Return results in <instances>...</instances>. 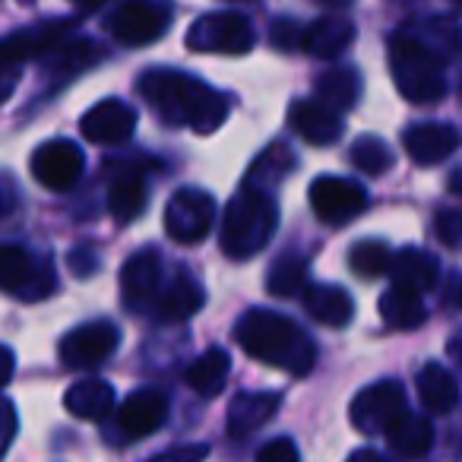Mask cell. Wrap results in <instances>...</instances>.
I'll return each instance as SVG.
<instances>
[{"instance_id":"obj_6","label":"cell","mask_w":462,"mask_h":462,"mask_svg":"<svg viewBox=\"0 0 462 462\" xmlns=\"http://www.w3.org/2000/svg\"><path fill=\"white\" fill-rule=\"evenodd\" d=\"M405 390L396 383V380H380V383L361 390L358 396L352 399V409H348V418H352V428L358 434L367 437H383L399 418L405 415Z\"/></svg>"},{"instance_id":"obj_42","label":"cell","mask_w":462,"mask_h":462,"mask_svg":"<svg viewBox=\"0 0 462 462\" xmlns=\"http://www.w3.org/2000/svg\"><path fill=\"white\" fill-rule=\"evenodd\" d=\"M70 270L77 273V276H89V273H96V260H92L89 251H73L70 254Z\"/></svg>"},{"instance_id":"obj_7","label":"cell","mask_w":462,"mask_h":462,"mask_svg":"<svg viewBox=\"0 0 462 462\" xmlns=\"http://www.w3.org/2000/svg\"><path fill=\"white\" fill-rule=\"evenodd\" d=\"M168 23H171L168 0H124L121 7L111 14L108 29L121 45L143 48L162 39Z\"/></svg>"},{"instance_id":"obj_39","label":"cell","mask_w":462,"mask_h":462,"mask_svg":"<svg viewBox=\"0 0 462 462\" xmlns=\"http://www.w3.org/2000/svg\"><path fill=\"white\" fill-rule=\"evenodd\" d=\"M257 462H301V456H298L295 440H289V437H276V440H270L263 449H260Z\"/></svg>"},{"instance_id":"obj_33","label":"cell","mask_w":462,"mask_h":462,"mask_svg":"<svg viewBox=\"0 0 462 462\" xmlns=\"http://www.w3.org/2000/svg\"><path fill=\"white\" fill-rule=\"evenodd\" d=\"M393 254L383 241H358V245L348 251V266H352L355 276L361 279H377L383 273H390Z\"/></svg>"},{"instance_id":"obj_30","label":"cell","mask_w":462,"mask_h":462,"mask_svg":"<svg viewBox=\"0 0 462 462\" xmlns=\"http://www.w3.org/2000/svg\"><path fill=\"white\" fill-rule=\"evenodd\" d=\"M295 168V152L285 143H270L263 152L254 159V165L247 168L245 187H257V190L273 193V187Z\"/></svg>"},{"instance_id":"obj_28","label":"cell","mask_w":462,"mask_h":462,"mask_svg":"<svg viewBox=\"0 0 462 462\" xmlns=\"http://www.w3.org/2000/svg\"><path fill=\"white\" fill-rule=\"evenodd\" d=\"M231 374V358L225 348H209L203 352L190 367H187V386H190L197 396L212 399L225 390V380Z\"/></svg>"},{"instance_id":"obj_11","label":"cell","mask_w":462,"mask_h":462,"mask_svg":"<svg viewBox=\"0 0 462 462\" xmlns=\"http://www.w3.org/2000/svg\"><path fill=\"white\" fill-rule=\"evenodd\" d=\"M310 206H314V216L323 225H348L352 218H358L367 209V193L361 184L346 178H333V174H323L310 184Z\"/></svg>"},{"instance_id":"obj_9","label":"cell","mask_w":462,"mask_h":462,"mask_svg":"<svg viewBox=\"0 0 462 462\" xmlns=\"http://www.w3.org/2000/svg\"><path fill=\"white\" fill-rule=\"evenodd\" d=\"M0 291L20 298H45L54 291L51 263H39L20 245H0Z\"/></svg>"},{"instance_id":"obj_27","label":"cell","mask_w":462,"mask_h":462,"mask_svg":"<svg viewBox=\"0 0 462 462\" xmlns=\"http://www.w3.org/2000/svg\"><path fill=\"white\" fill-rule=\"evenodd\" d=\"M380 320L390 329H418L428 320V310H424V301L418 291L390 285V291L380 295Z\"/></svg>"},{"instance_id":"obj_43","label":"cell","mask_w":462,"mask_h":462,"mask_svg":"<svg viewBox=\"0 0 462 462\" xmlns=\"http://www.w3.org/2000/svg\"><path fill=\"white\" fill-rule=\"evenodd\" d=\"M14 371H16V358H14V352H10L7 346H0V390L10 383V377H14Z\"/></svg>"},{"instance_id":"obj_35","label":"cell","mask_w":462,"mask_h":462,"mask_svg":"<svg viewBox=\"0 0 462 462\" xmlns=\"http://www.w3.org/2000/svg\"><path fill=\"white\" fill-rule=\"evenodd\" d=\"M352 165L358 168V171H365L367 178H380V174L393 165L390 146H386L380 136H361L352 146Z\"/></svg>"},{"instance_id":"obj_50","label":"cell","mask_w":462,"mask_h":462,"mask_svg":"<svg viewBox=\"0 0 462 462\" xmlns=\"http://www.w3.org/2000/svg\"><path fill=\"white\" fill-rule=\"evenodd\" d=\"M0 209H4V206H0Z\"/></svg>"},{"instance_id":"obj_15","label":"cell","mask_w":462,"mask_h":462,"mask_svg":"<svg viewBox=\"0 0 462 462\" xmlns=\"http://www.w3.org/2000/svg\"><path fill=\"white\" fill-rule=\"evenodd\" d=\"M162 291V257L146 247L134 254L121 270V295L130 310H143L152 301H159Z\"/></svg>"},{"instance_id":"obj_20","label":"cell","mask_w":462,"mask_h":462,"mask_svg":"<svg viewBox=\"0 0 462 462\" xmlns=\"http://www.w3.org/2000/svg\"><path fill=\"white\" fill-rule=\"evenodd\" d=\"M390 273H393V285H402V289H411V291H418V295L437 289V282H440V266H437V260L430 257L428 251H418V247H402V251L393 257Z\"/></svg>"},{"instance_id":"obj_49","label":"cell","mask_w":462,"mask_h":462,"mask_svg":"<svg viewBox=\"0 0 462 462\" xmlns=\"http://www.w3.org/2000/svg\"><path fill=\"white\" fill-rule=\"evenodd\" d=\"M456 4H462V0H456Z\"/></svg>"},{"instance_id":"obj_10","label":"cell","mask_w":462,"mask_h":462,"mask_svg":"<svg viewBox=\"0 0 462 462\" xmlns=\"http://www.w3.org/2000/svg\"><path fill=\"white\" fill-rule=\"evenodd\" d=\"M121 346V329L111 320H92L60 339V361L73 371H89L108 361Z\"/></svg>"},{"instance_id":"obj_38","label":"cell","mask_w":462,"mask_h":462,"mask_svg":"<svg viewBox=\"0 0 462 462\" xmlns=\"http://www.w3.org/2000/svg\"><path fill=\"white\" fill-rule=\"evenodd\" d=\"M16 428H20V418H16L14 402H10V399H0V459H4L7 449L14 447Z\"/></svg>"},{"instance_id":"obj_17","label":"cell","mask_w":462,"mask_h":462,"mask_svg":"<svg viewBox=\"0 0 462 462\" xmlns=\"http://www.w3.org/2000/svg\"><path fill=\"white\" fill-rule=\"evenodd\" d=\"M295 134L310 146H333L342 136V115L323 105L320 98H298L289 111Z\"/></svg>"},{"instance_id":"obj_36","label":"cell","mask_w":462,"mask_h":462,"mask_svg":"<svg viewBox=\"0 0 462 462\" xmlns=\"http://www.w3.org/2000/svg\"><path fill=\"white\" fill-rule=\"evenodd\" d=\"M437 238L449 251H462V209H443L434 218Z\"/></svg>"},{"instance_id":"obj_45","label":"cell","mask_w":462,"mask_h":462,"mask_svg":"<svg viewBox=\"0 0 462 462\" xmlns=\"http://www.w3.org/2000/svg\"><path fill=\"white\" fill-rule=\"evenodd\" d=\"M346 462H390V459H383V456L374 453V449H355V453L348 456Z\"/></svg>"},{"instance_id":"obj_19","label":"cell","mask_w":462,"mask_h":462,"mask_svg":"<svg viewBox=\"0 0 462 462\" xmlns=\"http://www.w3.org/2000/svg\"><path fill=\"white\" fill-rule=\"evenodd\" d=\"M282 405V396L279 393H270V390H260V393H238L235 402L228 405V434L231 437H247L254 434L257 428H263L273 415L279 411Z\"/></svg>"},{"instance_id":"obj_8","label":"cell","mask_w":462,"mask_h":462,"mask_svg":"<svg viewBox=\"0 0 462 462\" xmlns=\"http://www.w3.org/2000/svg\"><path fill=\"white\" fill-rule=\"evenodd\" d=\"M216 222V203L206 190L184 187L165 206V231L178 245H199Z\"/></svg>"},{"instance_id":"obj_14","label":"cell","mask_w":462,"mask_h":462,"mask_svg":"<svg viewBox=\"0 0 462 462\" xmlns=\"http://www.w3.org/2000/svg\"><path fill=\"white\" fill-rule=\"evenodd\" d=\"M79 130L89 143L96 146H117L127 143L136 130V111L130 105L117 102V98H105V102L92 105L79 121Z\"/></svg>"},{"instance_id":"obj_13","label":"cell","mask_w":462,"mask_h":462,"mask_svg":"<svg viewBox=\"0 0 462 462\" xmlns=\"http://www.w3.org/2000/svg\"><path fill=\"white\" fill-rule=\"evenodd\" d=\"M70 26L73 23L67 20H51V23H42V26L14 32L10 39L0 42V70H14V67L26 64V60L51 54L67 39Z\"/></svg>"},{"instance_id":"obj_29","label":"cell","mask_w":462,"mask_h":462,"mask_svg":"<svg viewBox=\"0 0 462 462\" xmlns=\"http://www.w3.org/2000/svg\"><path fill=\"white\" fill-rule=\"evenodd\" d=\"M383 437L390 440V447L399 456H409V459H421L434 447V428H430V421L424 415H411V411H405Z\"/></svg>"},{"instance_id":"obj_12","label":"cell","mask_w":462,"mask_h":462,"mask_svg":"<svg viewBox=\"0 0 462 462\" xmlns=\"http://www.w3.org/2000/svg\"><path fill=\"white\" fill-rule=\"evenodd\" d=\"M32 178L39 180L42 187L54 193H64L73 190L77 180L83 178V149L70 140H51V143H42L32 155Z\"/></svg>"},{"instance_id":"obj_23","label":"cell","mask_w":462,"mask_h":462,"mask_svg":"<svg viewBox=\"0 0 462 462\" xmlns=\"http://www.w3.org/2000/svg\"><path fill=\"white\" fill-rule=\"evenodd\" d=\"M304 310L323 327H346L355 314V301L339 285H308L304 289Z\"/></svg>"},{"instance_id":"obj_5","label":"cell","mask_w":462,"mask_h":462,"mask_svg":"<svg viewBox=\"0 0 462 462\" xmlns=\"http://www.w3.org/2000/svg\"><path fill=\"white\" fill-rule=\"evenodd\" d=\"M257 45V32H254L251 20L241 14H209L199 16L187 32V48L197 54H238L254 51Z\"/></svg>"},{"instance_id":"obj_25","label":"cell","mask_w":462,"mask_h":462,"mask_svg":"<svg viewBox=\"0 0 462 462\" xmlns=\"http://www.w3.org/2000/svg\"><path fill=\"white\" fill-rule=\"evenodd\" d=\"M146 203H149V187L140 171L117 174V178L111 180L108 212L115 222L127 225V222H134V218H140L143 212H146Z\"/></svg>"},{"instance_id":"obj_41","label":"cell","mask_w":462,"mask_h":462,"mask_svg":"<svg viewBox=\"0 0 462 462\" xmlns=\"http://www.w3.org/2000/svg\"><path fill=\"white\" fill-rule=\"evenodd\" d=\"M443 301L447 308L462 310V273H449V282L443 285Z\"/></svg>"},{"instance_id":"obj_1","label":"cell","mask_w":462,"mask_h":462,"mask_svg":"<svg viewBox=\"0 0 462 462\" xmlns=\"http://www.w3.org/2000/svg\"><path fill=\"white\" fill-rule=\"evenodd\" d=\"M136 86H140V96L152 105L155 115L174 127H190L206 136L228 121V98L190 73L146 70Z\"/></svg>"},{"instance_id":"obj_40","label":"cell","mask_w":462,"mask_h":462,"mask_svg":"<svg viewBox=\"0 0 462 462\" xmlns=\"http://www.w3.org/2000/svg\"><path fill=\"white\" fill-rule=\"evenodd\" d=\"M206 453H209V447H206V443H187V447L165 449V453L152 456L149 462H203Z\"/></svg>"},{"instance_id":"obj_46","label":"cell","mask_w":462,"mask_h":462,"mask_svg":"<svg viewBox=\"0 0 462 462\" xmlns=\"http://www.w3.org/2000/svg\"><path fill=\"white\" fill-rule=\"evenodd\" d=\"M449 193H453V197H459L462 199V168H456L453 174H449Z\"/></svg>"},{"instance_id":"obj_16","label":"cell","mask_w":462,"mask_h":462,"mask_svg":"<svg viewBox=\"0 0 462 462\" xmlns=\"http://www.w3.org/2000/svg\"><path fill=\"white\" fill-rule=\"evenodd\" d=\"M459 130L449 127V124H415V127H409L402 134L405 152L421 168L440 165L443 159H449L459 149Z\"/></svg>"},{"instance_id":"obj_18","label":"cell","mask_w":462,"mask_h":462,"mask_svg":"<svg viewBox=\"0 0 462 462\" xmlns=\"http://www.w3.org/2000/svg\"><path fill=\"white\" fill-rule=\"evenodd\" d=\"M352 42H355V23L339 14L320 16V20L310 23L301 35V48L320 60H333V58H339V54H346Z\"/></svg>"},{"instance_id":"obj_44","label":"cell","mask_w":462,"mask_h":462,"mask_svg":"<svg viewBox=\"0 0 462 462\" xmlns=\"http://www.w3.org/2000/svg\"><path fill=\"white\" fill-rule=\"evenodd\" d=\"M16 89V73L14 70H0V105L7 102Z\"/></svg>"},{"instance_id":"obj_48","label":"cell","mask_w":462,"mask_h":462,"mask_svg":"<svg viewBox=\"0 0 462 462\" xmlns=\"http://www.w3.org/2000/svg\"><path fill=\"white\" fill-rule=\"evenodd\" d=\"M323 7H333V10H339V7H346V4H352V0H320Z\"/></svg>"},{"instance_id":"obj_47","label":"cell","mask_w":462,"mask_h":462,"mask_svg":"<svg viewBox=\"0 0 462 462\" xmlns=\"http://www.w3.org/2000/svg\"><path fill=\"white\" fill-rule=\"evenodd\" d=\"M73 4H79L83 10H96V7H102L105 0H73Z\"/></svg>"},{"instance_id":"obj_34","label":"cell","mask_w":462,"mask_h":462,"mask_svg":"<svg viewBox=\"0 0 462 462\" xmlns=\"http://www.w3.org/2000/svg\"><path fill=\"white\" fill-rule=\"evenodd\" d=\"M96 60H102V48L96 42H70L64 48H54V73L58 77H73L79 70H89Z\"/></svg>"},{"instance_id":"obj_22","label":"cell","mask_w":462,"mask_h":462,"mask_svg":"<svg viewBox=\"0 0 462 462\" xmlns=\"http://www.w3.org/2000/svg\"><path fill=\"white\" fill-rule=\"evenodd\" d=\"M64 405L79 421H102V418H108L111 409H115V390H111V383H105V380L86 377L67 390Z\"/></svg>"},{"instance_id":"obj_32","label":"cell","mask_w":462,"mask_h":462,"mask_svg":"<svg viewBox=\"0 0 462 462\" xmlns=\"http://www.w3.org/2000/svg\"><path fill=\"white\" fill-rule=\"evenodd\" d=\"M266 289L273 298H291L298 291L308 289V263L298 254H282L273 260L270 273H266Z\"/></svg>"},{"instance_id":"obj_3","label":"cell","mask_w":462,"mask_h":462,"mask_svg":"<svg viewBox=\"0 0 462 462\" xmlns=\"http://www.w3.org/2000/svg\"><path fill=\"white\" fill-rule=\"evenodd\" d=\"M279 225V206L276 197L257 187H245L235 193L222 218V251L231 260H251L273 241Z\"/></svg>"},{"instance_id":"obj_26","label":"cell","mask_w":462,"mask_h":462,"mask_svg":"<svg viewBox=\"0 0 462 462\" xmlns=\"http://www.w3.org/2000/svg\"><path fill=\"white\" fill-rule=\"evenodd\" d=\"M206 304V291L203 285L197 282V279L190 276H178L171 285H168L165 291L159 295V317L168 323H184L190 320L193 314H199Z\"/></svg>"},{"instance_id":"obj_21","label":"cell","mask_w":462,"mask_h":462,"mask_svg":"<svg viewBox=\"0 0 462 462\" xmlns=\"http://www.w3.org/2000/svg\"><path fill=\"white\" fill-rule=\"evenodd\" d=\"M168 418V399L155 390H140L121 405V428L130 437H149Z\"/></svg>"},{"instance_id":"obj_24","label":"cell","mask_w":462,"mask_h":462,"mask_svg":"<svg viewBox=\"0 0 462 462\" xmlns=\"http://www.w3.org/2000/svg\"><path fill=\"white\" fill-rule=\"evenodd\" d=\"M418 396H421V405L434 415H449L459 402V383L456 377L447 371L443 365L430 361L418 371Z\"/></svg>"},{"instance_id":"obj_37","label":"cell","mask_w":462,"mask_h":462,"mask_svg":"<svg viewBox=\"0 0 462 462\" xmlns=\"http://www.w3.org/2000/svg\"><path fill=\"white\" fill-rule=\"evenodd\" d=\"M301 35L304 29L295 20H276L270 29V42L279 51H291V48H301Z\"/></svg>"},{"instance_id":"obj_4","label":"cell","mask_w":462,"mask_h":462,"mask_svg":"<svg viewBox=\"0 0 462 462\" xmlns=\"http://www.w3.org/2000/svg\"><path fill=\"white\" fill-rule=\"evenodd\" d=\"M390 70L402 98L415 105H434L447 96V73L440 54L421 39L396 35L390 45Z\"/></svg>"},{"instance_id":"obj_2","label":"cell","mask_w":462,"mask_h":462,"mask_svg":"<svg viewBox=\"0 0 462 462\" xmlns=\"http://www.w3.org/2000/svg\"><path fill=\"white\" fill-rule=\"evenodd\" d=\"M235 339L251 358L295 377L310 374L317 365V346L310 342V336L276 310H247L235 327Z\"/></svg>"},{"instance_id":"obj_31","label":"cell","mask_w":462,"mask_h":462,"mask_svg":"<svg viewBox=\"0 0 462 462\" xmlns=\"http://www.w3.org/2000/svg\"><path fill=\"white\" fill-rule=\"evenodd\" d=\"M358 96H361V77L355 67H333V70L320 73V79H317V98L323 105H329L333 111H339V115L355 108Z\"/></svg>"}]
</instances>
